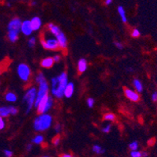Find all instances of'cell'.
I'll return each instance as SVG.
<instances>
[{"label":"cell","instance_id":"obj_38","mask_svg":"<svg viewBox=\"0 0 157 157\" xmlns=\"http://www.w3.org/2000/svg\"><path fill=\"white\" fill-rule=\"evenodd\" d=\"M55 130H56V131H57V132H58V131H60V125H56V127H55Z\"/></svg>","mask_w":157,"mask_h":157},{"label":"cell","instance_id":"obj_9","mask_svg":"<svg viewBox=\"0 0 157 157\" xmlns=\"http://www.w3.org/2000/svg\"><path fill=\"white\" fill-rule=\"evenodd\" d=\"M124 92L126 96L129 98L130 100L133 101V102H138L140 98V96L137 92H134L133 90L129 89V88H124Z\"/></svg>","mask_w":157,"mask_h":157},{"label":"cell","instance_id":"obj_5","mask_svg":"<svg viewBox=\"0 0 157 157\" xmlns=\"http://www.w3.org/2000/svg\"><path fill=\"white\" fill-rule=\"evenodd\" d=\"M36 89L35 88H31L28 90V92H26L25 95H24V101L27 102L28 105V109H27V113L29 112L31 109L32 108L33 104L35 102V99L36 98Z\"/></svg>","mask_w":157,"mask_h":157},{"label":"cell","instance_id":"obj_35","mask_svg":"<svg viewBox=\"0 0 157 157\" xmlns=\"http://www.w3.org/2000/svg\"><path fill=\"white\" fill-rule=\"evenodd\" d=\"M152 99L154 102H156L157 101V92H154L152 95Z\"/></svg>","mask_w":157,"mask_h":157},{"label":"cell","instance_id":"obj_25","mask_svg":"<svg viewBox=\"0 0 157 157\" xmlns=\"http://www.w3.org/2000/svg\"><path fill=\"white\" fill-rule=\"evenodd\" d=\"M129 147L132 151H137V149L138 148V143L137 142H133L130 144Z\"/></svg>","mask_w":157,"mask_h":157},{"label":"cell","instance_id":"obj_33","mask_svg":"<svg viewBox=\"0 0 157 157\" xmlns=\"http://www.w3.org/2000/svg\"><path fill=\"white\" fill-rule=\"evenodd\" d=\"M59 142H60V137L59 136H57L56 138H54L53 139V143H54V145H57L59 144Z\"/></svg>","mask_w":157,"mask_h":157},{"label":"cell","instance_id":"obj_42","mask_svg":"<svg viewBox=\"0 0 157 157\" xmlns=\"http://www.w3.org/2000/svg\"><path fill=\"white\" fill-rule=\"evenodd\" d=\"M31 148H32V145H28V146H27V149H28V150H31Z\"/></svg>","mask_w":157,"mask_h":157},{"label":"cell","instance_id":"obj_20","mask_svg":"<svg viewBox=\"0 0 157 157\" xmlns=\"http://www.w3.org/2000/svg\"><path fill=\"white\" fill-rule=\"evenodd\" d=\"M118 12H119V15L121 17V19L124 23L126 22V14H125L124 9H123V6H119L118 7Z\"/></svg>","mask_w":157,"mask_h":157},{"label":"cell","instance_id":"obj_3","mask_svg":"<svg viewBox=\"0 0 157 157\" xmlns=\"http://www.w3.org/2000/svg\"><path fill=\"white\" fill-rule=\"evenodd\" d=\"M57 85L55 88H52V93L57 98H61L64 95V89L68 85V78L65 73H62L57 77Z\"/></svg>","mask_w":157,"mask_h":157},{"label":"cell","instance_id":"obj_13","mask_svg":"<svg viewBox=\"0 0 157 157\" xmlns=\"http://www.w3.org/2000/svg\"><path fill=\"white\" fill-rule=\"evenodd\" d=\"M74 92V85L72 83H68L65 87L64 92V95L67 98H70Z\"/></svg>","mask_w":157,"mask_h":157},{"label":"cell","instance_id":"obj_37","mask_svg":"<svg viewBox=\"0 0 157 157\" xmlns=\"http://www.w3.org/2000/svg\"><path fill=\"white\" fill-rule=\"evenodd\" d=\"M53 59H54V62H58V61L60 60V56H55L53 58Z\"/></svg>","mask_w":157,"mask_h":157},{"label":"cell","instance_id":"obj_8","mask_svg":"<svg viewBox=\"0 0 157 157\" xmlns=\"http://www.w3.org/2000/svg\"><path fill=\"white\" fill-rule=\"evenodd\" d=\"M21 21L18 18H14L11 20L8 24V31H14L16 33H19L21 28Z\"/></svg>","mask_w":157,"mask_h":157},{"label":"cell","instance_id":"obj_7","mask_svg":"<svg viewBox=\"0 0 157 157\" xmlns=\"http://www.w3.org/2000/svg\"><path fill=\"white\" fill-rule=\"evenodd\" d=\"M17 74L19 75L20 78L24 81H28L30 77V69L26 64H20L17 67Z\"/></svg>","mask_w":157,"mask_h":157},{"label":"cell","instance_id":"obj_36","mask_svg":"<svg viewBox=\"0 0 157 157\" xmlns=\"http://www.w3.org/2000/svg\"><path fill=\"white\" fill-rule=\"evenodd\" d=\"M115 45H116V46L118 48H119V49H122V48H123V45L119 43V42H115Z\"/></svg>","mask_w":157,"mask_h":157},{"label":"cell","instance_id":"obj_4","mask_svg":"<svg viewBox=\"0 0 157 157\" xmlns=\"http://www.w3.org/2000/svg\"><path fill=\"white\" fill-rule=\"evenodd\" d=\"M48 29L56 37L59 47L62 49H65L66 47H67V38H66L65 35H64V33L53 24H49Z\"/></svg>","mask_w":157,"mask_h":157},{"label":"cell","instance_id":"obj_24","mask_svg":"<svg viewBox=\"0 0 157 157\" xmlns=\"http://www.w3.org/2000/svg\"><path fill=\"white\" fill-rule=\"evenodd\" d=\"M43 141V137L42 136V135H38V136L35 137L34 139H32V142H35V143H36V144L42 143Z\"/></svg>","mask_w":157,"mask_h":157},{"label":"cell","instance_id":"obj_44","mask_svg":"<svg viewBox=\"0 0 157 157\" xmlns=\"http://www.w3.org/2000/svg\"><path fill=\"white\" fill-rule=\"evenodd\" d=\"M0 74H1V71H0Z\"/></svg>","mask_w":157,"mask_h":157},{"label":"cell","instance_id":"obj_26","mask_svg":"<svg viewBox=\"0 0 157 157\" xmlns=\"http://www.w3.org/2000/svg\"><path fill=\"white\" fill-rule=\"evenodd\" d=\"M130 156L131 157H142V152L138 151H132L130 152Z\"/></svg>","mask_w":157,"mask_h":157},{"label":"cell","instance_id":"obj_23","mask_svg":"<svg viewBox=\"0 0 157 157\" xmlns=\"http://www.w3.org/2000/svg\"><path fill=\"white\" fill-rule=\"evenodd\" d=\"M115 118V115L112 113H107L104 116V119L106 121H114Z\"/></svg>","mask_w":157,"mask_h":157},{"label":"cell","instance_id":"obj_10","mask_svg":"<svg viewBox=\"0 0 157 157\" xmlns=\"http://www.w3.org/2000/svg\"><path fill=\"white\" fill-rule=\"evenodd\" d=\"M21 31L25 35H30L32 32V28L31 26V22L29 21H25L21 24Z\"/></svg>","mask_w":157,"mask_h":157},{"label":"cell","instance_id":"obj_43","mask_svg":"<svg viewBox=\"0 0 157 157\" xmlns=\"http://www.w3.org/2000/svg\"><path fill=\"white\" fill-rule=\"evenodd\" d=\"M44 157H49V156H44Z\"/></svg>","mask_w":157,"mask_h":157},{"label":"cell","instance_id":"obj_39","mask_svg":"<svg viewBox=\"0 0 157 157\" xmlns=\"http://www.w3.org/2000/svg\"><path fill=\"white\" fill-rule=\"evenodd\" d=\"M60 157H74V156L71 155L70 154H63V155H61Z\"/></svg>","mask_w":157,"mask_h":157},{"label":"cell","instance_id":"obj_27","mask_svg":"<svg viewBox=\"0 0 157 157\" xmlns=\"http://www.w3.org/2000/svg\"><path fill=\"white\" fill-rule=\"evenodd\" d=\"M4 155L6 157H12L13 156V152L10 150H9V149H5L3 151Z\"/></svg>","mask_w":157,"mask_h":157},{"label":"cell","instance_id":"obj_40","mask_svg":"<svg viewBox=\"0 0 157 157\" xmlns=\"http://www.w3.org/2000/svg\"><path fill=\"white\" fill-rule=\"evenodd\" d=\"M148 156V153L145 152H142V157H147Z\"/></svg>","mask_w":157,"mask_h":157},{"label":"cell","instance_id":"obj_1","mask_svg":"<svg viewBox=\"0 0 157 157\" xmlns=\"http://www.w3.org/2000/svg\"><path fill=\"white\" fill-rule=\"evenodd\" d=\"M36 81L39 84V89L37 92V96L35 102V106H38L39 103L42 100V98L44 96L47 95V92H48V85H47V81H46L45 77L42 73H40L36 78Z\"/></svg>","mask_w":157,"mask_h":157},{"label":"cell","instance_id":"obj_16","mask_svg":"<svg viewBox=\"0 0 157 157\" xmlns=\"http://www.w3.org/2000/svg\"><path fill=\"white\" fill-rule=\"evenodd\" d=\"M10 109H9V107H0V117H6L10 115Z\"/></svg>","mask_w":157,"mask_h":157},{"label":"cell","instance_id":"obj_22","mask_svg":"<svg viewBox=\"0 0 157 157\" xmlns=\"http://www.w3.org/2000/svg\"><path fill=\"white\" fill-rule=\"evenodd\" d=\"M52 105H53V100H52V98L51 97L48 96V100H47V105H46V109H45V113L47 111H48L49 109L51 108Z\"/></svg>","mask_w":157,"mask_h":157},{"label":"cell","instance_id":"obj_11","mask_svg":"<svg viewBox=\"0 0 157 157\" xmlns=\"http://www.w3.org/2000/svg\"><path fill=\"white\" fill-rule=\"evenodd\" d=\"M47 100H48V95L43 97L42 98V100L39 103L38 106H37V109H38L39 113H45L46 105H47Z\"/></svg>","mask_w":157,"mask_h":157},{"label":"cell","instance_id":"obj_2","mask_svg":"<svg viewBox=\"0 0 157 157\" xmlns=\"http://www.w3.org/2000/svg\"><path fill=\"white\" fill-rule=\"evenodd\" d=\"M52 118L48 114H42L34 121V128L36 131H45L51 125Z\"/></svg>","mask_w":157,"mask_h":157},{"label":"cell","instance_id":"obj_15","mask_svg":"<svg viewBox=\"0 0 157 157\" xmlns=\"http://www.w3.org/2000/svg\"><path fill=\"white\" fill-rule=\"evenodd\" d=\"M86 67H87V63H86V60L84 59H81L80 61H79V63H78V71L80 74L84 72L86 70Z\"/></svg>","mask_w":157,"mask_h":157},{"label":"cell","instance_id":"obj_32","mask_svg":"<svg viewBox=\"0 0 157 157\" xmlns=\"http://www.w3.org/2000/svg\"><path fill=\"white\" fill-rule=\"evenodd\" d=\"M4 128H5V121L3 118L0 117V130H2Z\"/></svg>","mask_w":157,"mask_h":157},{"label":"cell","instance_id":"obj_30","mask_svg":"<svg viewBox=\"0 0 157 157\" xmlns=\"http://www.w3.org/2000/svg\"><path fill=\"white\" fill-rule=\"evenodd\" d=\"M132 36H133L134 38H138V37L140 36V32H139V31H138V29L134 30L133 32H132Z\"/></svg>","mask_w":157,"mask_h":157},{"label":"cell","instance_id":"obj_28","mask_svg":"<svg viewBox=\"0 0 157 157\" xmlns=\"http://www.w3.org/2000/svg\"><path fill=\"white\" fill-rule=\"evenodd\" d=\"M9 109H10V113L11 115H15V114H17V109H16L15 107L11 105V106H9Z\"/></svg>","mask_w":157,"mask_h":157},{"label":"cell","instance_id":"obj_18","mask_svg":"<svg viewBox=\"0 0 157 157\" xmlns=\"http://www.w3.org/2000/svg\"><path fill=\"white\" fill-rule=\"evenodd\" d=\"M8 38L11 42H15L18 38V33L14 31H8Z\"/></svg>","mask_w":157,"mask_h":157},{"label":"cell","instance_id":"obj_6","mask_svg":"<svg viewBox=\"0 0 157 157\" xmlns=\"http://www.w3.org/2000/svg\"><path fill=\"white\" fill-rule=\"evenodd\" d=\"M41 43L42 45L44 48L46 49H50V50H56L59 48L58 42H57V39H54V38H42L41 39Z\"/></svg>","mask_w":157,"mask_h":157},{"label":"cell","instance_id":"obj_34","mask_svg":"<svg viewBox=\"0 0 157 157\" xmlns=\"http://www.w3.org/2000/svg\"><path fill=\"white\" fill-rule=\"evenodd\" d=\"M110 129H111L110 125H107L105 128H103V131L105 132V133H109V131H110Z\"/></svg>","mask_w":157,"mask_h":157},{"label":"cell","instance_id":"obj_21","mask_svg":"<svg viewBox=\"0 0 157 157\" xmlns=\"http://www.w3.org/2000/svg\"><path fill=\"white\" fill-rule=\"evenodd\" d=\"M105 150L104 148H102L101 146H99V145H94V146H93V152H95V153L102 154L105 152Z\"/></svg>","mask_w":157,"mask_h":157},{"label":"cell","instance_id":"obj_31","mask_svg":"<svg viewBox=\"0 0 157 157\" xmlns=\"http://www.w3.org/2000/svg\"><path fill=\"white\" fill-rule=\"evenodd\" d=\"M35 38H30L29 41H28V45H29L30 47H33L35 45Z\"/></svg>","mask_w":157,"mask_h":157},{"label":"cell","instance_id":"obj_14","mask_svg":"<svg viewBox=\"0 0 157 157\" xmlns=\"http://www.w3.org/2000/svg\"><path fill=\"white\" fill-rule=\"evenodd\" d=\"M53 65H54V59L51 57L46 58V59H44L41 62V66L43 67L50 68Z\"/></svg>","mask_w":157,"mask_h":157},{"label":"cell","instance_id":"obj_19","mask_svg":"<svg viewBox=\"0 0 157 157\" xmlns=\"http://www.w3.org/2000/svg\"><path fill=\"white\" fill-rule=\"evenodd\" d=\"M134 85L135 88L137 89L138 92H142L143 90V87H142V84L139 80L134 79Z\"/></svg>","mask_w":157,"mask_h":157},{"label":"cell","instance_id":"obj_17","mask_svg":"<svg viewBox=\"0 0 157 157\" xmlns=\"http://www.w3.org/2000/svg\"><path fill=\"white\" fill-rule=\"evenodd\" d=\"M6 100L10 102H14L17 101V95L13 92H8L5 96Z\"/></svg>","mask_w":157,"mask_h":157},{"label":"cell","instance_id":"obj_12","mask_svg":"<svg viewBox=\"0 0 157 157\" xmlns=\"http://www.w3.org/2000/svg\"><path fill=\"white\" fill-rule=\"evenodd\" d=\"M30 22H31V28H32V31H37V30H39L40 28H41V25H42L41 20H40L39 17H33L32 20H31Z\"/></svg>","mask_w":157,"mask_h":157},{"label":"cell","instance_id":"obj_41","mask_svg":"<svg viewBox=\"0 0 157 157\" xmlns=\"http://www.w3.org/2000/svg\"><path fill=\"white\" fill-rule=\"evenodd\" d=\"M112 2V0H107V1H105V3L107 4V5H109V4H111Z\"/></svg>","mask_w":157,"mask_h":157},{"label":"cell","instance_id":"obj_29","mask_svg":"<svg viewBox=\"0 0 157 157\" xmlns=\"http://www.w3.org/2000/svg\"><path fill=\"white\" fill-rule=\"evenodd\" d=\"M93 104H94V100H93V98H89L87 99V105H88L89 107H93Z\"/></svg>","mask_w":157,"mask_h":157}]
</instances>
